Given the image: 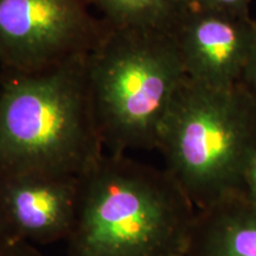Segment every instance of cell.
I'll return each instance as SVG.
<instances>
[{
	"instance_id": "6da1fadb",
	"label": "cell",
	"mask_w": 256,
	"mask_h": 256,
	"mask_svg": "<svg viewBox=\"0 0 256 256\" xmlns=\"http://www.w3.org/2000/svg\"><path fill=\"white\" fill-rule=\"evenodd\" d=\"M196 214L165 168L104 153L80 176L68 256H185Z\"/></svg>"
},
{
	"instance_id": "7a4b0ae2",
	"label": "cell",
	"mask_w": 256,
	"mask_h": 256,
	"mask_svg": "<svg viewBox=\"0 0 256 256\" xmlns=\"http://www.w3.org/2000/svg\"><path fill=\"white\" fill-rule=\"evenodd\" d=\"M88 55L4 83L0 177L81 176L101 158L104 145L89 84Z\"/></svg>"
},
{
	"instance_id": "3957f363",
	"label": "cell",
	"mask_w": 256,
	"mask_h": 256,
	"mask_svg": "<svg viewBox=\"0 0 256 256\" xmlns=\"http://www.w3.org/2000/svg\"><path fill=\"white\" fill-rule=\"evenodd\" d=\"M156 150L197 211L243 194L256 152V102L241 82L215 87L186 76L162 120Z\"/></svg>"
},
{
	"instance_id": "277c9868",
	"label": "cell",
	"mask_w": 256,
	"mask_h": 256,
	"mask_svg": "<svg viewBox=\"0 0 256 256\" xmlns=\"http://www.w3.org/2000/svg\"><path fill=\"white\" fill-rule=\"evenodd\" d=\"M87 64L104 150H156L162 120L186 78L174 36L107 24Z\"/></svg>"
},
{
	"instance_id": "5b68a950",
	"label": "cell",
	"mask_w": 256,
	"mask_h": 256,
	"mask_svg": "<svg viewBox=\"0 0 256 256\" xmlns=\"http://www.w3.org/2000/svg\"><path fill=\"white\" fill-rule=\"evenodd\" d=\"M90 0H0V62L14 75L88 55L107 24Z\"/></svg>"
},
{
	"instance_id": "8992f818",
	"label": "cell",
	"mask_w": 256,
	"mask_h": 256,
	"mask_svg": "<svg viewBox=\"0 0 256 256\" xmlns=\"http://www.w3.org/2000/svg\"><path fill=\"white\" fill-rule=\"evenodd\" d=\"M255 31L250 16L190 6L172 36L188 78L228 87L241 80Z\"/></svg>"
},
{
	"instance_id": "52a82bcc",
	"label": "cell",
	"mask_w": 256,
	"mask_h": 256,
	"mask_svg": "<svg viewBox=\"0 0 256 256\" xmlns=\"http://www.w3.org/2000/svg\"><path fill=\"white\" fill-rule=\"evenodd\" d=\"M14 232L31 244L68 240L78 214L80 176L26 174L0 177Z\"/></svg>"
},
{
	"instance_id": "ba28073f",
	"label": "cell",
	"mask_w": 256,
	"mask_h": 256,
	"mask_svg": "<svg viewBox=\"0 0 256 256\" xmlns=\"http://www.w3.org/2000/svg\"><path fill=\"white\" fill-rule=\"evenodd\" d=\"M185 256H256V203L238 194L198 210Z\"/></svg>"
},
{
	"instance_id": "9c48e42d",
	"label": "cell",
	"mask_w": 256,
	"mask_h": 256,
	"mask_svg": "<svg viewBox=\"0 0 256 256\" xmlns=\"http://www.w3.org/2000/svg\"><path fill=\"white\" fill-rule=\"evenodd\" d=\"M102 20L118 28L174 34L190 8L188 0H90Z\"/></svg>"
},
{
	"instance_id": "30bf717a",
	"label": "cell",
	"mask_w": 256,
	"mask_h": 256,
	"mask_svg": "<svg viewBox=\"0 0 256 256\" xmlns=\"http://www.w3.org/2000/svg\"><path fill=\"white\" fill-rule=\"evenodd\" d=\"M252 0H188L194 8L210 10L234 16H250L249 5Z\"/></svg>"
},
{
	"instance_id": "8fae6325",
	"label": "cell",
	"mask_w": 256,
	"mask_h": 256,
	"mask_svg": "<svg viewBox=\"0 0 256 256\" xmlns=\"http://www.w3.org/2000/svg\"><path fill=\"white\" fill-rule=\"evenodd\" d=\"M240 82L244 86L256 102V31L250 51H249L247 63H246L244 69H243Z\"/></svg>"
},
{
	"instance_id": "7c38bea8",
	"label": "cell",
	"mask_w": 256,
	"mask_h": 256,
	"mask_svg": "<svg viewBox=\"0 0 256 256\" xmlns=\"http://www.w3.org/2000/svg\"><path fill=\"white\" fill-rule=\"evenodd\" d=\"M17 241H23L17 236L14 232L12 224L10 222L8 216V211H6L4 200H2V190H0V246L10 244Z\"/></svg>"
},
{
	"instance_id": "4fadbf2b",
	"label": "cell",
	"mask_w": 256,
	"mask_h": 256,
	"mask_svg": "<svg viewBox=\"0 0 256 256\" xmlns=\"http://www.w3.org/2000/svg\"><path fill=\"white\" fill-rule=\"evenodd\" d=\"M0 256H42L34 244L26 241H17L0 246Z\"/></svg>"
},
{
	"instance_id": "5bb4252c",
	"label": "cell",
	"mask_w": 256,
	"mask_h": 256,
	"mask_svg": "<svg viewBox=\"0 0 256 256\" xmlns=\"http://www.w3.org/2000/svg\"><path fill=\"white\" fill-rule=\"evenodd\" d=\"M243 194L256 203V152L252 154L246 168L243 178Z\"/></svg>"
}]
</instances>
